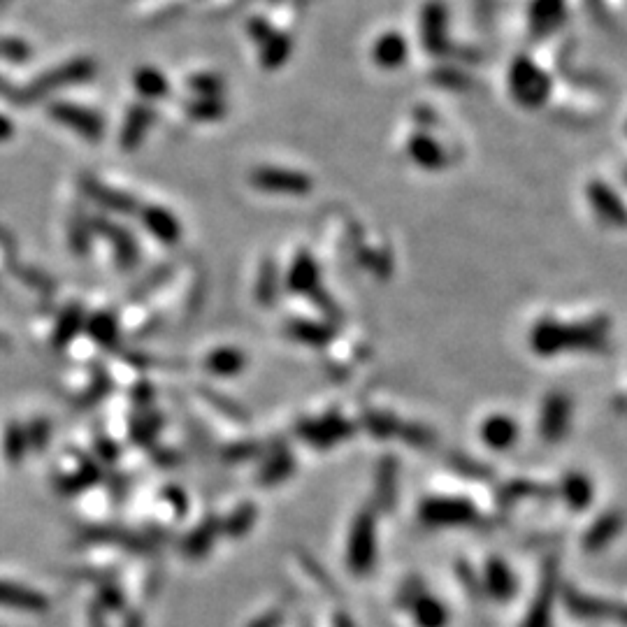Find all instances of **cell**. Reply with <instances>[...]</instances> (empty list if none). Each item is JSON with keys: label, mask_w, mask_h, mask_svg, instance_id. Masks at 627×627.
Returning a JSON list of instances; mask_svg holds the SVG:
<instances>
[{"label": "cell", "mask_w": 627, "mask_h": 627, "mask_svg": "<svg viewBox=\"0 0 627 627\" xmlns=\"http://www.w3.org/2000/svg\"><path fill=\"white\" fill-rule=\"evenodd\" d=\"M133 84H135V91L149 100L163 98L165 93H168V79H165L161 72L154 68H140L133 75Z\"/></svg>", "instance_id": "7"}, {"label": "cell", "mask_w": 627, "mask_h": 627, "mask_svg": "<svg viewBox=\"0 0 627 627\" xmlns=\"http://www.w3.org/2000/svg\"><path fill=\"white\" fill-rule=\"evenodd\" d=\"M189 89L196 93L198 98H219L223 91V82L221 77L203 72V75H193L189 79Z\"/></svg>", "instance_id": "12"}, {"label": "cell", "mask_w": 627, "mask_h": 627, "mask_svg": "<svg viewBox=\"0 0 627 627\" xmlns=\"http://www.w3.org/2000/svg\"><path fill=\"white\" fill-rule=\"evenodd\" d=\"M286 54H288L286 40H281V38L268 40V47L263 49V63H265V68H277L279 63L284 61Z\"/></svg>", "instance_id": "15"}, {"label": "cell", "mask_w": 627, "mask_h": 627, "mask_svg": "<svg viewBox=\"0 0 627 627\" xmlns=\"http://www.w3.org/2000/svg\"><path fill=\"white\" fill-rule=\"evenodd\" d=\"M93 75H96V63H93L91 59H72L68 63H61L59 68L42 72V75L35 79L33 86L24 93V96L33 98V100L45 98V96H49V93L66 89V86L82 84V82H86V79H91Z\"/></svg>", "instance_id": "1"}, {"label": "cell", "mask_w": 627, "mask_h": 627, "mask_svg": "<svg viewBox=\"0 0 627 627\" xmlns=\"http://www.w3.org/2000/svg\"><path fill=\"white\" fill-rule=\"evenodd\" d=\"M186 110H189L193 119L216 121L226 114V105H223L221 98H198V100H193V103H189Z\"/></svg>", "instance_id": "11"}, {"label": "cell", "mask_w": 627, "mask_h": 627, "mask_svg": "<svg viewBox=\"0 0 627 627\" xmlns=\"http://www.w3.org/2000/svg\"><path fill=\"white\" fill-rule=\"evenodd\" d=\"M249 33L254 35L256 40H268L270 28L265 26V21H263V19H251V21H249Z\"/></svg>", "instance_id": "16"}, {"label": "cell", "mask_w": 627, "mask_h": 627, "mask_svg": "<svg viewBox=\"0 0 627 627\" xmlns=\"http://www.w3.org/2000/svg\"><path fill=\"white\" fill-rule=\"evenodd\" d=\"M414 614L421 627H444L446 625V611L439 602L430 600V597H418L414 602Z\"/></svg>", "instance_id": "10"}, {"label": "cell", "mask_w": 627, "mask_h": 627, "mask_svg": "<svg viewBox=\"0 0 627 627\" xmlns=\"http://www.w3.org/2000/svg\"><path fill=\"white\" fill-rule=\"evenodd\" d=\"M484 435H486V442H488V444H493V446H507L509 442H514L516 430H514V423L504 421V418H493V421H490V423L486 425Z\"/></svg>", "instance_id": "13"}, {"label": "cell", "mask_w": 627, "mask_h": 627, "mask_svg": "<svg viewBox=\"0 0 627 627\" xmlns=\"http://www.w3.org/2000/svg\"><path fill=\"white\" fill-rule=\"evenodd\" d=\"M0 607H10L19 611H45L47 600L35 590L14 586V583H0Z\"/></svg>", "instance_id": "6"}, {"label": "cell", "mask_w": 627, "mask_h": 627, "mask_svg": "<svg viewBox=\"0 0 627 627\" xmlns=\"http://www.w3.org/2000/svg\"><path fill=\"white\" fill-rule=\"evenodd\" d=\"M151 121H154V112H151L147 105H135L133 110L126 114L124 128H121V135H119L121 147L128 151L138 147V144L144 140V135H147Z\"/></svg>", "instance_id": "4"}, {"label": "cell", "mask_w": 627, "mask_h": 627, "mask_svg": "<svg viewBox=\"0 0 627 627\" xmlns=\"http://www.w3.org/2000/svg\"><path fill=\"white\" fill-rule=\"evenodd\" d=\"M82 184L86 186V189H89L91 198H96L98 203H103L105 207L117 209V212H128V209L135 207L133 200L128 198L126 193L114 191V189H110V186L96 182V179H86V182H82Z\"/></svg>", "instance_id": "8"}, {"label": "cell", "mask_w": 627, "mask_h": 627, "mask_svg": "<svg viewBox=\"0 0 627 627\" xmlns=\"http://www.w3.org/2000/svg\"><path fill=\"white\" fill-rule=\"evenodd\" d=\"M244 367V356L235 349H221L214 351L212 356L207 358V370L214 374H221V377H230V374H237Z\"/></svg>", "instance_id": "9"}, {"label": "cell", "mask_w": 627, "mask_h": 627, "mask_svg": "<svg viewBox=\"0 0 627 627\" xmlns=\"http://www.w3.org/2000/svg\"><path fill=\"white\" fill-rule=\"evenodd\" d=\"M254 184L263 191H279V193H302L309 189V182L298 172H288L279 168H261L254 172Z\"/></svg>", "instance_id": "3"}, {"label": "cell", "mask_w": 627, "mask_h": 627, "mask_svg": "<svg viewBox=\"0 0 627 627\" xmlns=\"http://www.w3.org/2000/svg\"><path fill=\"white\" fill-rule=\"evenodd\" d=\"M142 219H144V226L151 230V235L158 237V240L165 244H175L179 242V237H182L179 221L161 207H147L142 212Z\"/></svg>", "instance_id": "5"}, {"label": "cell", "mask_w": 627, "mask_h": 627, "mask_svg": "<svg viewBox=\"0 0 627 627\" xmlns=\"http://www.w3.org/2000/svg\"><path fill=\"white\" fill-rule=\"evenodd\" d=\"M0 59L21 63V61L31 59V47H28L24 40L0 38Z\"/></svg>", "instance_id": "14"}, {"label": "cell", "mask_w": 627, "mask_h": 627, "mask_svg": "<svg viewBox=\"0 0 627 627\" xmlns=\"http://www.w3.org/2000/svg\"><path fill=\"white\" fill-rule=\"evenodd\" d=\"M49 112H52V117L59 121V124L72 128V131L79 135H84L86 140L98 142L100 138H103L105 124L96 112L84 110V107H77L70 103H56L49 107Z\"/></svg>", "instance_id": "2"}, {"label": "cell", "mask_w": 627, "mask_h": 627, "mask_svg": "<svg viewBox=\"0 0 627 627\" xmlns=\"http://www.w3.org/2000/svg\"><path fill=\"white\" fill-rule=\"evenodd\" d=\"M0 96H5V98H12V100H14V103H19V105H21V100H24V98H26V96H24V93H21V91H17V89H12V86H10V84H7L3 77H0Z\"/></svg>", "instance_id": "17"}, {"label": "cell", "mask_w": 627, "mask_h": 627, "mask_svg": "<svg viewBox=\"0 0 627 627\" xmlns=\"http://www.w3.org/2000/svg\"><path fill=\"white\" fill-rule=\"evenodd\" d=\"M7 138H12V124L3 117V114H0V140H7Z\"/></svg>", "instance_id": "18"}, {"label": "cell", "mask_w": 627, "mask_h": 627, "mask_svg": "<svg viewBox=\"0 0 627 627\" xmlns=\"http://www.w3.org/2000/svg\"><path fill=\"white\" fill-rule=\"evenodd\" d=\"M335 627H351V621H349V618H337Z\"/></svg>", "instance_id": "20"}, {"label": "cell", "mask_w": 627, "mask_h": 627, "mask_svg": "<svg viewBox=\"0 0 627 627\" xmlns=\"http://www.w3.org/2000/svg\"><path fill=\"white\" fill-rule=\"evenodd\" d=\"M279 625V616H265V618H261V621L258 623H254V627H277Z\"/></svg>", "instance_id": "19"}]
</instances>
